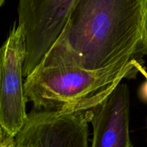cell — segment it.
Segmentation results:
<instances>
[{
  "mask_svg": "<svg viewBox=\"0 0 147 147\" xmlns=\"http://www.w3.org/2000/svg\"><path fill=\"white\" fill-rule=\"evenodd\" d=\"M145 56L147 0H76L63 32L37 67L96 70L125 58L143 63Z\"/></svg>",
  "mask_w": 147,
  "mask_h": 147,
  "instance_id": "obj_1",
  "label": "cell"
},
{
  "mask_svg": "<svg viewBox=\"0 0 147 147\" xmlns=\"http://www.w3.org/2000/svg\"><path fill=\"white\" fill-rule=\"evenodd\" d=\"M133 63L135 66H136V68L138 69L139 73L144 76L146 78V81L143 83V84L141 86V87L139 88V92H138V94H139V98H141V100L142 101L147 103V71L146 69L143 67V63H142L141 62L138 61L136 59H134Z\"/></svg>",
  "mask_w": 147,
  "mask_h": 147,
  "instance_id": "obj_7",
  "label": "cell"
},
{
  "mask_svg": "<svg viewBox=\"0 0 147 147\" xmlns=\"http://www.w3.org/2000/svg\"><path fill=\"white\" fill-rule=\"evenodd\" d=\"M6 0H0V6H2L4 4V3L5 2Z\"/></svg>",
  "mask_w": 147,
  "mask_h": 147,
  "instance_id": "obj_9",
  "label": "cell"
},
{
  "mask_svg": "<svg viewBox=\"0 0 147 147\" xmlns=\"http://www.w3.org/2000/svg\"><path fill=\"white\" fill-rule=\"evenodd\" d=\"M17 147H88L85 111L33 110L15 136Z\"/></svg>",
  "mask_w": 147,
  "mask_h": 147,
  "instance_id": "obj_5",
  "label": "cell"
},
{
  "mask_svg": "<svg viewBox=\"0 0 147 147\" xmlns=\"http://www.w3.org/2000/svg\"><path fill=\"white\" fill-rule=\"evenodd\" d=\"M129 90L119 83L85 111L93 126L91 147H133L129 135Z\"/></svg>",
  "mask_w": 147,
  "mask_h": 147,
  "instance_id": "obj_6",
  "label": "cell"
},
{
  "mask_svg": "<svg viewBox=\"0 0 147 147\" xmlns=\"http://www.w3.org/2000/svg\"><path fill=\"white\" fill-rule=\"evenodd\" d=\"M133 58L96 70L77 67H37L24 81V95L33 110L87 111L107 96L123 78L139 73Z\"/></svg>",
  "mask_w": 147,
  "mask_h": 147,
  "instance_id": "obj_2",
  "label": "cell"
},
{
  "mask_svg": "<svg viewBox=\"0 0 147 147\" xmlns=\"http://www.w3.org/2000/svg\"><path fill=\"white\" fill-rule=\"evenodd\" d=\"M25 55L23 30L14 23L1 47L0 60V129L12 137L20 133L28 116L22 80Z\"/></svg>",
  "mask_w": 147,
  "mask_h": 147,
  "instance_id": "obj_4",
  "label": "cell"
},
{
  "mask_svg": "<svg viewBox=\"0 0 147 147\" xmlns=\"http://www.w3.org/2000/svg\"><path fill=\"white\" fill-rule=\"evenodd\" d=\"M0 147H17L15 137L9 136L0 129Z\"/></svg>",
  "mask_w": 147,
  "mask_h": 147,
  "instance_id": "obj_8",
  "label": "cell"
},
{
  "mask_svg": "<svg viewBox=\"0 0 147 147\" xmlns=\"http://www.w3.org/2000/svg\"><path fill=\"white\" fill-rule=\"evenodd\" d=\"M76 0H19L18 25L25 39L23 76L38 67L66 25Z\"/></svg>",
  "mask_w": 147,
  "mask_h": 147,
  "instance_id": "obj_3",
  "label": "cell"
}]
</instances>
